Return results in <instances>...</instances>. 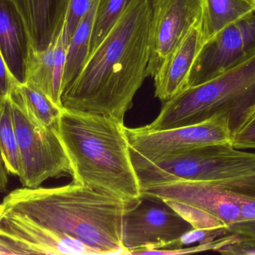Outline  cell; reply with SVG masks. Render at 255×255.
I'll list each match as a JSON object with an SVG mask.
<instances>
[{
  "instance_id": "6da1fadb",
  "label": "cell",
  "mask_w": 255,
  "mask_h": 255,
  "mask_svg": "<svg viewBox=\"0 0 255 255\" xmlns=\"http://www.w3.org/2000/svg\"><path fill=\"white\" fill-rule=\"evenodd\" d=\"M151 16V0H130L79 76L63 91L64 109L124 122L135 94L149 76Z\"/></svg>"
},
{
  "instance_id": "7a4b0ae2",
  "label": "cell",
  "mask_w": 255,
  "mask_h": 255,
  "mask_svg": "<svg viewBox=\"0 0 255 255\" xmlns=\"http://www.w3.org/2000/svg\"><path fill=\"white\" fill-rule=\"evenodd\" d=\"M140 200L128 202L73 182L54 188L22 187L3 199L0 216L77 240L97 255H127L124 216Z\"/></svg>"
},
{
  "instance_id": "3957f363",
  "label": "cell",
  "mask_w": 255,
  "mask_h": 255,
  "mask_svg": "<svg viewBox=\"0 0 255 255\" xmlns=\"http://www.w3.org/2000/svg\"><path fill=\"white\" fill-rule=\"evenodd\" d=\"M58 133L71 165L73 183L128 202L140 200V184L124 123L64 109Z\"/></svg>"
},
{
  "instance_id": "277c9868",
  "label": "cell",
  "mask_w": 255,
  "mask_h": 255,
  "mask_svg": "<svg viewBox=\"0 0 255 255\" xmlns=\"http://www.w3.org/2000/svg\"><path fill=\"white\" fill-rule=\"evenodd\" d=\"M255 106V49L217 77L187 87L164 102L158 116L142 128L163 130L199 124L216 114L231 117L232 130Z\"/></svg>"
},
{
  "instance_id": "5b68a950",
  "label": "cell",
  "mask_w": 255,
  "mask_h": 255,
  "mask_svg": "<svg viewBox=\"0 0 255 255\" xmlns=\"http://www.w3.org/2000/svg\"><path fill=\"white\" fill-rule=\"evenodd\" d=\"M141 189L175 181H217L255 171V153L232 144L179 151L153 161L130 154Z\"/></svg>"
},
{
  "instance_id": "8992f818",
  "label": "cell",
  "mask_w": 255,
  "mask_h": 255,
  "mask_svg": "<svg viewBox=\"0 0 255 255\" xmlns=\"http://www.w3.org/2000/svg\"><path fill=\"white\" fill-rule=\"evenodd\" d=\"M19 145L22 187H39L46 180L72 176V168L58 130L39 122L16 91L8 94Z\"/></svg>"
},
{
  "instance_id": "52a82bcc",
  "label": "cell",
  "mask_w": 255,
  "mask_h": 255,
  "mask_svg": "<svg viewBox=\"0 0 255 255\" xmlns=\"http://www.w3.org/2000/svg\"><path fill=\"white\" fill-rule=\"evenodd\" d=\"M126 133L130 154L149 161L190 148L232 144V141L231 117L226 112L193 125L163 130L126 127Z\"/></svg>"
},
{
  "instance_id": "ba28073f",
  "label": "cell",
  "mask_w": 255,
  "mask_h": 255,
  "mask_svg": "<svg viewBox=\"0 0 255 255\" xmlns=\"http://www.w3.org/2000/svg\"><path fill=\"white\" fill-rule=\"evenodd\" d=\"M193 229L164 201L142 196L139 203L124 216L123 245L127 255L168 250Z\"/></svg>"
},
{
  "instance_id": "9c48e42d",
  "label": "cell",
  "mask_w": 255,
  "mask_h": 255,
  "mask_svg": "<svg viewBox=\"0 0 255 255\" xmlns=\"http://www.w3.org/2000/svg\"><path fill=\"white\" fill-rule=\"evenodd\" d=\"M255 49V10L204 43L190 72L189 86L217 77Z\"/></svg>"
},
{
  "instance_id": "30bf717a",
  "label": "cell",
  "mask_w": 255,
  "mask_h": 255,
  "mask_svg": "<svg viewBox=\"0 0 255 255\" xmlns=\"http://www.w3.org/2000/svg\"><path fill=\"white\" fill-rule=\"evenodd\" d=\"M202 5V0H151L148 76L155 75L175 46L201 22Z\"/></svg>"
},
{
  "instance_id": "8fae6325",
  "label": "cell",
  "mask_w": 255,
  "mask_h": 255,
  "mask_svg": "<svg viewBox=\"0 0 255 255\" xmlns=\"http://www.w3.org/2000/svg\"><path fill=\"white\" fill-rule=\"evenodd\" d=\"M141 193L143 197L184 204L223 222L228 228L243 221L238 198L213 183L175 181L144 187Z\"/></svg>"
},
{
  "instance_id": "7c38bea8",
  "label": "cell",
  "mask_w": 255,
  "mask_h": 255,
  "mask_svg": "<svg viewBox=\"0 0 255 255\" xmlns=\"http://www.w3.org/2000/svg\"><path fill=\"white\" fill-rule=\"evenodd\" d=\"M204 43L200 22L175 46L153 76L157 98L164 103L188 87L192 67Z\"/></svg>"
},
{
  "instance_id": "4fadbf2b",
  "label": "cell",
  "mask_w": 255,
  "mask_h": 255,
  "mask_svg": "<svg viewBox=\"0 0 255 255\" xmlns=\"http://www.w3.org/2000/svg\"><path fill=\"white\" fill-rule=\"evenodd\" d=\"M67 45L64 23L56 38L46 49H35L31 46L24 82L40 88L55 104L62 108L61 95Z\"/></svg>"
},
{
  "instance_id": "5bb4252c",
  "label": "cell",
  "mask_w": 255,
  "mask_h": 255,
  "mask_svg": "<svg viewBox=\"0 0 255 255\" xmlns=\"http://www.w3.org/2000/svg\"><path fill=\"white\" fill-rule=\"evenodd\" d=\"M35 49H46L61 31L69 0H12Z\"/></svg>"
},
{
  "instance_id": "9a60e30c",
  "label": "cell",
  "mask_w": 255,
  "mask_h": 255,
  "mask_svg": "<svg viewBox=\"0 0 255 255\" xmlns=\"http://www.w3.org/2000/svg\"><path fill=\"white\" fill-rule=\"evenodd\" d=\"M31 42L25 22L12 0H0V52L10 74L25 82V64Z\"/></svg>"
},
{
  "instance_id": "2e32d148",
  "label": "cell",
  "mask_w": 255,
  "mask_h": 255,
  "mask_svg": "<svg viewBox=\"0 0 255 255\" xmlns=\"http://www.w3.org/2000/svg\"><path fill=\"white\" fill-rule=\"evenodd\" d=\"M201 21L205 43L255 10L249 0H202Z\"/></svg>"
},
{
  "instance_id": "e0dca14e",
  "label": "cell",
  "mask_w": 255,
  "mask_h": 255,
  "mask_svg": "<svg viewBox=\"0 0 255 255\" xmlns=\"http://www.w3.org/2000/svg\"><path fill=\"white\" fill-rule=\"evenodd\" d=\"M98 2L99 0H94L91 8L69 40L66 54L63 91L79 76L89 56L91 33Z\"/></svg>"
},
{
  "instance_id": "ac0fdd59",
  "label": "cell",
  "mask_w": 255,
  "mask_h": 255,
  "mask_svg": "<svg viewBox=\"0 0 255 255\" xmlns=\"http://www.w3.org/2000/svg\"><path fill=\"white\" fill-rule=\"evenodd\" d=\"M12 88L20 97L28 112L39 122L58 130L64 108L55 104L43 91L29 82H16Z\"/></svg>"
},
{
  "instance_id": "d6986e66",
  "label": "cell",
  "mask_w": 255,
  "mask_h": 255,
  "mask_svg": "<svg viewBox=\"0 0 255 255\" xmlns=\"http://www.w3.org/2000/svg\"><path fill=\"white\" fill-rule=\"evenodd\" d=\"M0 147L9 175L20 176V154L8 96L0 106Z\"/></svg>"
},
{
  "instance_id": "ffe728a7",
  "label": "cell",
  "mask_w": 255,
  "mask_h": 255,
  "mask_svg": "<svg viewBox=\"0 0 255 255\" xmlns=\"http://www.w3.org/2000/svg\"><path fill=\"white\" fill-rule=\"evenodd\" d=\"M130 0H99L91 33L90 54L110 32ZM89 54V55H90Z\"/></svg>"
},
{
  "instance_id": "44dd1931",
  "label": "cell",
  "mask_w": 255,
  "mask_h": 255,
  "mask_svg": "<svg viewBox=\"0 0 255 255\" xmlns=\"http://www.w3.org/2000/svg\"><path fill=\"white\" fill-rule=\"evenodd\" d=\"M94 0H69L68 7L64 20L66 37L69 42Z\"/></svg>"
},
{
  "instance_id": "7402d4cb",
  "label": "cell",
  "mask_w": 255,
  "mask_h": 255,
  "mask_svg": "<svg viewBox=\"0 0 255 255\" xmlns=\"http://www.w3.org/2000/svg\"><path fill=\"white\" fill-rule=\"evenodd\" d=\"M232 144L238 149H255V115L233 129Z\"/></svg>"
},
{
  "instance_id": "603a6c76",
  "label": "cell",
  "mask_w": 255,
  "mask_h": 255,
  "mask_svg": "<svg viewBox=\"0 0 255 255\" xmlns=\"http://www.w3.org/2000/svg\"><path fill=\"white\" fill-rule=\"evenodd\" d=\"M239 238L238 242L226 246L217 252L223 255H255V240L241 236Z\"/></svg>"
},
{
  "instance_id": "cb8c5ba5",
  "label": "cell",
  "mask_w": 255,
  "mask_h": 255,
  "mask_svg": "<svg viewBox=\"0 0 255 255\" xmlns=\"http://www.w3.org/2000/svg\"><path fill=\"white\" fill-rule=\"evenodd\" d=\"M18 82L7 68V64L0 52V97L5 98L8 96L13 85Z\"/></svg>"
},
{
  "instance_id": "d4e9b609",
  "label": "cell",
  "mask_w": 255,
  "mask_h": 255,
  "mask_svg": "<svg viewBox=\"0 0 255 255\" xmlns=\"http://www.w3.org/2000/svg\"><path fill=\"white\" fill-rule=\"evenodd\" d=\"M228 232L255 240V220H243L235 223L228 229Z\"/></svg>"
},
{
  "instance_id": "484cf974",
  "label": "cell",
  "mask_w": 255,
  "mask_h": 255,
  "mask_svg": "<svg viewBox=\"0 0 255 255\" xmlns=\"http://www.w3.org/2000/svg\"><path fill=\"white\" fill-rule=\"evenodd\" d=\"M8 172L4 163L2 151L0 147V193L7 192V184H8Z\"/></svg>"
},
{
  "instance_id": "4316f807",
  "label": "cell",
  "mask_w": 255,
  "mask_h": 255,
  "mask_svg": "<svg viewBox=\"0 0 255 255\" xmlns=\"http://www.w3.org/2000/svg\"><path fill=\"white\" fill-rule=\"evenodd\" d=\"M249 1H250V2H251L255 7V0H249Z\"/></svg>"
},
{
  "instance_id": "83f0119b",
  "label": "cell",
  "mask_w": 255,
  "mask_h": 255,
  "mask_svg": "<svg viewBox=\"0 0 255 255\" xmlns=\"http://www.w3.org/2000/svg\"><path fill=\"white\" fill-rule=\"evenodd\" d=\"M3 100H4V99H2L1 97H0V106H1V103H2Z\"/></svg>"
},
{
  "instance_id": "f1b7e54d",
  "label": "cell",
  "mask_w": 255,
  "mask_h": 255,
  "mask_svg": "<svg viewBox=\"0 0 255 255\" xmlns=\"http://www.w3.org/2000/svg\"><path fill=\"white\" fill-rule=\"evenodd\" d=\"M0 255H1V253H0Z\"/></svg>"
}]
</instances>
